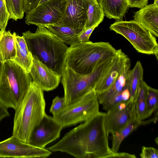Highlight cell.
<instances>
[{"label":"cell","mask_w":158,"mask_h":158,"mask_svg":"<svg viewBox=\"0 0 158 158\" xmlns=\"http://www.w3.org/2000/svg\"><path fill=\"white\" fill-rule=\"evenodd\" d=\"M137 119L135 102H121L105 113L104 124L107 134L119 131L131 120Z\"/></svg>","instance_id":"8fae6325"},{"label":"cell","mask_w":158,"mask_h":158,"mask_svg":"<svg viewBox=\"0 0 158 158\" xmlns=\"http://www.w3.org/2000/svg\"><path fill=\"white\" fill-rule=\"evenodd\" d=\"M3 63L1 61V60L0 59V79L1 78V76L2 73V71L3 66Z\"/></svg>","instance_id":"8d00e7d4"},{"label":"cell","mask_w":158,"mask_h":158,"mask_svg":"<svg viewBox=\"0 0 158 158\" xmlns=\"http://www.w3.org/2000/svg\"><path fill=\"white\" fill-rule=\"evenodd\" d=\"M148 0H127L129 7L141 8L147 5Z\"/></svg>","instance_id":"d6a6232c"},{"label":"cell","mask_w":158,"mask_h":158,"mask_svg":"<svg viewBox=\"0 0 158 158\" xmlns=\"http://www.w3.org/2000/svg\"><path fill=\"white\" fill-rule=\"evenodd\" d=\"M43 91L32 81L22 102L15 110L12 135L24 142L29 143L32 132L46 114Z\"/></svg>","instance_id":"3957f363"},{"label":"cell","mask_w":158,"mask_h":158,"mask_svg":"<svg viewBox=\"0 0 158 158\" xmlns=\"http://www.w3.org/2000/svg\"><path fill=\"white\" fill-rule=\"evenodd\" d=\"M134 20L148 30L156 37H158V5H146L136 11Z\"/></svg>","instance_id":"2e32d148"},{"label":"cell","mask_w":158,"mask_h":158,"mask_svg":"<svg viewBox=\"0 0 158 158\" xmlns=\"http://www.w3.org/2000/svg\"><path fill=\"white\" fill-rule=\"evenodd\" d=\"M140 156L141 158H158V150L152 147L143 146Z\"/></svg>","instance_id":"4dcf8cb0"},{"label":"cell","mask_w":158,"mask_h":158,"mask_svg":"<svg viewBox=\"0 0 158 158\" xmlns=\"http://www.w3.org/2000/svg\"><path fill=\"white\" fill-rule=\"evenodd\" d=\"M105 15L116 21L123 20L128 7L127 0H98Z\"/></svg>","instance_id":"d6986e66"},{"label":"cell","mask_w":158,"mask_h":158,"mask_svg":"<svg viewBox=\"0 0 158 158\" xmlns=\"http://www.w3.org/2000/svg\"><path fill=\"white\" fill-rule=\"evenodd\" d=\"M44 27L64 44L71 46L80 43L78 37L81 34L70 27L56 24Z\"/></svg>","instance_id":"ffe728a7"},{"label":"cell","mask_w":158,"mask_h":158,"mask_svg":"<svg viewBox=\"0 0 158 158\" xmlns=\"http://www.w3.org/2000/svg\"><path fill=\"white\" fill-rule=\"evenodd\" d=\"M49 0H40V1H39V2L38 3L37 6L38 5H40L41 4L44 3V2H47Z\"/></svg>","instance_id":"74e56055"},{"label":"cell","mask_w":158,"mask_h":158,"mask_svg":"<svg viewBox=\"0 0 158 158\" xmlns=\"http://www.w3.org/2000/svg\"><path fill=\"white\" fill-rule=\"evenodd\" d=\"M51 154L48 149L35 147L13 135L0 142V158H44Z\"/></svg>","instance_id":"30bf717a"},{"label":"cell","mask_w":158,"mask_h":158,"mask_svg":"<svg viewBox=\"0 0 158 158\" xmlns=\"http://www.w3.org/2000/svg\"><path fill=\"white\" fill-rule=\"evenodd\" d=\"M16 50L13 34L6 31L0 36V59L3 63L13 60L15 57Z\"/></svg>","instance_id":"44dd1931"},{"label":"cell","mask_w":158,"mask_h":158,"mask_svg":"<svg viewBox=\"0 0 158 158\" xmlns=\"http://www.w3.org/2000/svg\"><path fill=\"white\" fill-rule=\"evenodd\" d=\"M154 3L158 5V0H154Z\"/></svg>","instance_id":"f35d334b"},{"label":"cell","mask_w":158,"mask_h":158,"mask_svg":"<svg viewBox=\"0 0 158 158\" xmlns=\"http://www.w3.org/2000/svg\"><path fill=\"white\" fill-rule=\"evenodd\" d=\"M136 157L135 155L126 152H115L113 158H135Z\"/></svg>","instance_id":"d590c367"},{"label":"cell","mask_w":158,"mask_h":158,"mask_svg":"<svg viewBox=\"0 0 158 158\" xmlns=\"http://www.w3.org/2000/svg\"><path fill=\"white\" fill-rule=\"evenodd\" d=\"M98 65L88 75L78 73L71 69L64 67L61 76L66 106L77 101L90 90L107 73L117 56Z\"/></svg>","instance_id":"8992f818"},{"label":"cell","mask_w":158,"mask_h":158,"mask_svg":"<svg viewBox=\"0 0 158 158\" xmlns=\"http://www.w3.org/2000/svg\"><path fill=\"white\" fill-rule=\"evenodd\" d=\"M158 90L148 86L146 98L147 112L149 117L157 110Z\"/></svg>","instance_id":"4316f807"},{"label":"cell","mask_w":158,"mask_h":158,"mask_svg":"<svg viewBox=\"0 0 158 158\" xmlns=\"http://www.w3.org/2000/svg\"><path fill=\"white\" fill-rule=\"evenodd\" d=\"M63 128L53 116L46 114L32 132L29 143L37 147L44 148L47 144L59 137Z\"/></svg>","instance_id":"7c38bea8"},{"label":"cell","mask_w":158,"mask_h":158,"mask_svg":"<svg viewBox=\"0 0 158 158\" xmlns=\"http://www.w3.org/2000/svg\"><path fill=\"white\" fill-rule=\"evenodd\" d=\"M109 28L125 37L138 52L154 55L158 60V45L156 37L137 22L134 20L116 21Z\"/></svg>","instance_id":"52a82bcc"},{"label":"cell","mask_w":158,"mask_h":158,"mask_svg":"<svg viewBox=\"0 0 158 158\" xmlns=\"http://www.w3.org/2000/svg\"><path fill=\"white\" fill-rule=\"evenodd\" d=\"M118 50L116 59L110 68L94 87V89L97 94L106 90L114 83L120 76L124 65L129 58L121 49Z\"/></svg>","instance_id":"9a60e30c"},{"label":"cell","mask_w":158,"mask_h":158,"mask_svg":"<svg viewBox=\"0 0 158 158\" xmlns=\"http://www.w3.org/2000/svg\"><path fill=\"white\" fill-rule=\"evenodd\" d=\"M122 92L113 96L102 104L103 109L108 111L118 103L125 101Z\"/></svg>","instance_id":"f1b7e54d"},{"label":"cell","mask_w":158,"mask_h":158,"mask_svg":"<svg viewBox=\"0 0 158 158\" xmlns=\"http://www.w3.org/2000/svg\"><path fill=\"white\" fill-rule=\"evenodd\" d=\"M99 104L97 93L93 89L53 114V117L63 128L71 126L84 122L98 113Z\"/></svg>","instance_id":"ba28073f"},{"label":"cell","mask_w":158,"mask_h":158,"mask_svg":"<svg viewBox=\"0 0 158 158\" xmlns=\"http://www.w3.org/2000/svg\"><path fill=\"white\" fill-rule=\"evenodd\" d=\"M33 57L62 76L68 47L44 26L38 27L33 33H23Z\"/></svg>","instance_id":"7a4b0ae2"},{"label":"cell","mask_w":158,"mask_h":158,"mask_svg":"<svg viewBox=\"0 0 158 158\" xmlns=\"http://www.w3.org/2000/svg\"><path fill=\"white\" fill-rule=\"evenodd\" d=\"M10 116L8 108L0 100V122L4 118Z\"/></svg>","instance_id":"e575fe53"},{"label":"cell","mask_w":158,"mask_h":158,"mask_svg":"<svg viewBox=\"0 0 158 158\" xmlns=\"http://www.w3.org/2000/svg\"><path fill=\"white\" fill-rule=\"evenodd\" d=\"M98 26V25L93 26L80 34L78 37L80 42L85 43L89 41V39L91 34L95 28Z\"/></svg>","instance_id":"1f68e13d"},{"label":"cell","mask_w":158,"mask_h":158,"mask_svg":"<svg viewBox=\"0 0 158 158\" xmlns=\"http://www.w3.org/2000/svg\"><path fill=\"white\" fill-rule=\"evenodd\" d=\"M40 0H23V10L27 13L36 7Z\"/></svg>","instance_id":"836d02e7"},{"label":"cell","mask_w":158,"mask_h":158,"mask_svg":"<svg viewBox=\"0 0 158 158\" xmlns=\"http://www.w3.org/2000/svg\"><path fill=\"white\" fill-rule=\"evenodd\" d=\"M143 124V121L137 119H133L129 122L119 131L112 135L111 150L118 152L123 140L131 132L135 130L140 125Z\"/></svg>","instance_id":"d4e9b609"},{"label":"cell","mask_w":158,"mask_h":158,"mask_svg":"<svg viewBox=\"0 0 158 158\" xmlns=\"http://www.w3.org/2000/svg\"><path fill=\"white\" fill-rule=\"evenodd\" d=\"M131 67V62L129 58L124 65L120 76L114 83L106 90L97 94L99 104H102L125 89H130L129 75Z\"/></svg>","instance_id":"e0dca14e"},{"label":"cell","mask_w":158,"mask_h":158,"mask_svg":"<svg viewBox=\"0 0 158 158\" xmlns=\"http://www.w3.org/2000/svg\"><path fill=\"white\" fill-rule=\"evenodd\" d=\"M66 106L64 97L56 96L53 100L52 105L50 109V112L52 114L62 110Z\"/></svg>","instance_id":"f546056e"},{"label":"cell","mask_w":158,"mask_h":158,"mask_svg":"<svg viewBox=\"0 0 158 158\" xmlns=\"http://www.w3.org/2000/svg\"><path fill=\"white\" fill-rule=\"evenodd\" d=\"M33 57L29 73L32 81L43 91H48L56 89L60 82L61 75L53 71L35 57Z\"/></svg>","instance_id":"5bb4252c"},{"label":"cell","mask_w":158,"mask_h":158,"mask_svg":"<svg viewBox=\"0 0 158 158\" xmlns=\"http://www.w3.org/2000/svg\"><path fill=\"white\" fill-rule=\"evenodd\" d=\"M148 86L146 82L143 81L139 86L134 100L136 118L140 121L149 117L146 102Z\"/></svg>","instance_id":"cb8c5ba5"},{"label":"cell","mask_w":158,"mask_h":158,"mask_svg":"<svg viewBox=\"0 0 158 158\" xmlns=\"http://www.w3.org/2000/svg\"><path fill=\"white\" fill-rule=\"evenodd\" d=\"M118 52L109 43L89 41L73 44L68 48L64 67L81 75H88L99 64L115 56Z\"/></svg>","instance_id":"277c9868"},{"label":"cell","mask_w":158,"mask_h":158,"mask_svg":"<svg viewBox=\"0 0 158 158\" xmlns=\"http://www.w3.org/2000/svg\"><path fill=\"white\" fill-rule=\"evenodd\" d=\"M1 31L0 30V35L1 34Z\"/></svg>","instance_id":"ab89813d"},{"label":"cell","mask_w":158,"mask_h":158,"mask_svg":"<svg viewBox=\"0 0 158 158\" xmlns=\"http://www.w3.org/2000/svg\"><path fill=\"white\" fill-rule=\"evenodd\" d=\"M9 18L6 0H0V30L1 32L5 31Z\"/></svg>","instance_id":"83f0119b"},{"label":"cell","mask_w":158,"mask_h":158,"mask_svg":"<svg viewBox=\"0 0 158 158\" xmlns=\"http://www.w3.org/2000/svg\"><path fill=\"white\" fill-rule=\"evenodd\" d=\"M104 115L105 113L99 111L47 149L65 152L77 158H112L115 152L109 145Z\"/></svg>","instance_id":"6da1fadb"},{"label":"cell","mask_w":158,"mask_h":158,"mask_svg":"<svg viewBox=\"0 0 158 158\" xmlns=\"http://www.w3.org/2000/svg\"><path fill=\"white\" fill-rule=\"evenodd\" d=\"M32 79L12 60L3 63L0 79V100L8 109L15 110L26 94Z\"/></svg>","instance_id":"5b68a950"},{"label":"cell","mask_w":158,"mask_h":158,"mask_svg":"<svg viewBox=\"0 0 158 158\" xmlns=\"http://www.w3.org/2000/svg\"><path fill=\"white\" fill-rule=\"evenodd\" d=\"M89 0H67L63 16L55 24L70 27L82 33L85 30Z\"/></svg>","instance_id":"4fadbf2b"},{"label":"cell","mask_w":158,"mask_h":158,"mask_svg":"<svg viewBox=\"0 0 158 158\" xmlns=\"http://www.w3.org/2000/svg\"><path fill=\"white\" fill-rule=\"evenodd\" d=\"M67 0H50L26 13L25 22L38 27L58 22L64 14Z\"/></svg>","instance_id":"9c48e42d"},{"label":"cell","mask_w":158,"mask_h":158,"mask_svg":"<svg viewBox=\"0 0 158 158\" xmlns=\"http://www.w3.org/2000/svg\"><path fill=\"white\" fill-rule=\"evenodd\" d=\"M104 16L103 10L98 0H89L85 31L93 26H98Z\"/></svg>","instance_id":"603a6c76"},{"label":"cell","mask_w":158,"mask_h":158,"mask_svg":"<svg viewBox=\"0 0 158 158\" xmlns=\"http://www.w3.org/2000/svg\"><path fill=\"white\" fill-rule=\"evenodd\" d=\"M6 2L9 14V19L17 21L23 18V0H6Z\"/></svg>","instance_id":"484cf974"},{"label":"cell","mask_w":158,"mask_h":158,"mask_svg":"<svg viewBox=\"0 0 158 158\" xmlns=\"http://www.w3.org/2000/svg\"><path fill=\"white\" fill-rule=\"evenodd\" d=\"M143 69L141 63L138 61L129 75L130 96L128 100L133 102L136 96L139 86L143 80Z\"/></svg>","instance_id":"7402d4cb"},{"label":"cell","mask_w":158,"mask_h":158,"mask_svg":"<svg viewBox=\"0 0 158 158\" xmlns=\"http://www.w3.org/2000/svg\"><path fill=\"white\" fill-rule=\"evenodd\" d=\"M16 50L15 58L12 60L29 73L32 66L33 57L29 50L23 36L13 33Z\"/></svg>","instance_id":"ac0fdd59"}]
</instances>
